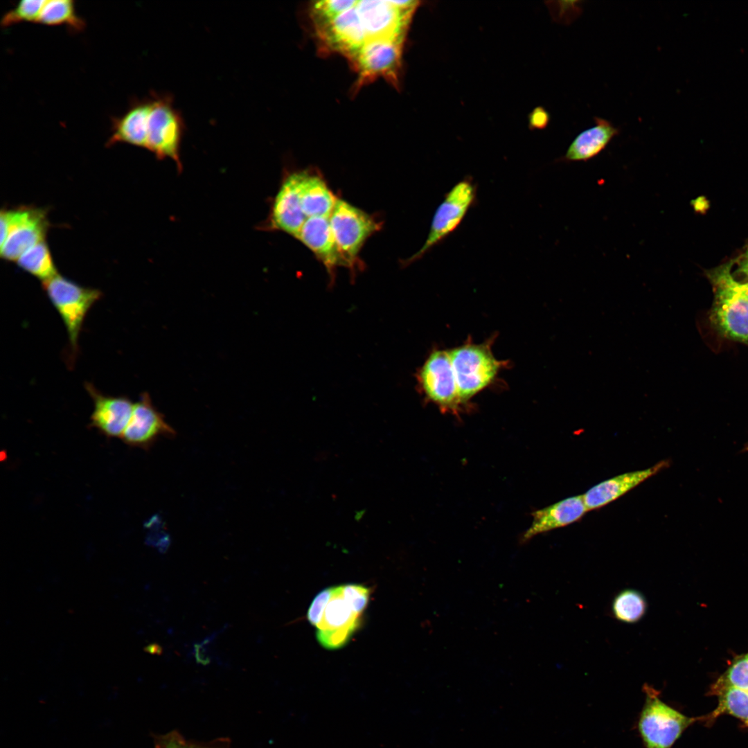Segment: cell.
Here are the masks:
<instances>
[{
  "instance_id": "6da1fadb",
  "label": "cell",
  "mask_w": 748,
  "mask_h": 748,
  "mask_svg": "<svg viewBox=\"0 0 748 748\" xmlns=\"http://www.w3.org/2000/svg\"><path fill=\"white\" fill-rule=\"evenodd\" d=\"M492 342H467L449 350L459 395L467 405L472 398L490 386L507 362L497 359L491 350Z\"/></svg>"
},
{
  "instance_id": "7a4b0ae2",
  "label": "cell",
  "mask_w": 748,
  "mask_h": 748,
  "mask_svg": "<svg viewBox=\"0 0 748 748\" xmlns=\"http://www.w3.org/2000/svg\"><path fill=\"white\" fill-rule=\"evenodd\" d=\"M145 148L159 159L170 158L181 167L180 146L186 123L170 93L152 92Z\"/></svg>"
},
{
  "instance_id": "3957f363",
  "label": "cell",
  "mask_w": 748,
  "mask_h": 748,
  "mask_svg": "<svg viewBox=\"0 0 748 748\" xmlns=\"http://www.w3.org/2000/svg\"><path fill=\"white\" fill-rule=\"evenodd\" d=\"M42 285L65 326L72 355H75L84 319L102 293L98 290L80 285L58 274L42 282Z\"/></svg>"
},
{
  "instance_id": "277c9868",
  "label": "cell",
  "mask_w": 748,
  "mask_h": 748,
  "mask_svg": "<svg viewBox=\"0 0 748 748\" xmlns=\"http://www.w3.org/2000/svg\"><path fill=\"white\" fill-rule=\"evenodd\" d=\"M645 700L639 714L638 730L645 748H671L682 732L695 720L668 706L659 691L644 684Z\"/></svg>"
},
{
  "instance_id": "5b68a950",
  "label": "cell",
  "mask_w": 748,
  "mask_h": 748,
  "mask_svg": "<svg viewBox=\"0 0 748 748\" xmlns=\"http://www.w3.org/2000/svg\"><path fill=\"white\" fill-rule=\"evenodd\" d=\"M477 190L472 178L466 177L445 193L434 213L425 242L416 253L403 261V265L407 266L422 258L456 230L475 204Z\"/></svg>"
},
{
  "instance_id": "8992f818",
  "label": "cell",
  "mask_w": 748,
  "mask_h": 748,
  "mask_svg": "<svg viewBox=\"0 0 748 748\" xmlns=\"http://www.w3.org/2000/svg\"><path fill=\"white\" fill-rule=\"evenodd\" d=\"M48 226L44 209L23 206L1 210V256L16 262L27 250L44 240Z\"/></svg>"
},
{
  "instance_id": "52a82bcc",
  "label": "cell",
  "mask_w": 748,
  "mask_h": 748,
  "mask_svg": "<svg viewBox=\"0 0 748 748\" xmlns=\"http://www.w3.org/2000/svg\"><path fill=\"white\" fill-rule=\"evenodd\" d=\"M416 377L425 399L436 404L443 412L458 414L465 406L459 395L449 350H434Z\"/></svg>"
},
{
  "instance_id": "ba28073f",
  "label": "cell",
  "mask_w": 748,
  "mask_h": 748,
  "mask_svg": "<svg viewBox=\"0 0 748 748\" xmlns=\"http://www.w3.org/2000/svg\"><path fill=\"white\" fill-rule=\"evenodd\" d=\"M329 220L343 265L355 268L362 245L379 230L380 224L370 215L340 199H337Z\"/></svg>"
},
{
  "instance_id": "9c48e42d",
  "label": "cell",
  "mask_w": 748,
  "mask_h": 748,
  "mask_svg": "<svg viewBox=\"0 0 748 748\" xmlns=\"http://www.w3.org/2000/svg\"><path fill=\"white\" fill-rule=\"evenodd\" d=\"M417 1L360 0L355 6L368 39L403 42Z\"/></svg>"
},
{
  "instance_id": "30bf717a",
  "label": "cell",
  "mask_w": 748,
  "mask_h": 748,
  "mask_svg": "<svg viewBox=\"0 0 748 748\" xmlns=\"http://www.w3.org/2000/svg\"><path fill=\"white\" fill-rule=\"evenodd\" d=\"M403 44L391 39H368L351 62L358 75L354 90L378 78L398 87Z\"/></svg>"
},
{
  "instance_id": "8fae6325",
  "label": "cell",
  "mask_w": 748,
  "mask_h": 748,
  "mask_svg": "<svg viewBox=\"0 0 748 748\" xmlns=\"http://www.w3.org/2000/svg\"><path fill=\"white\" fill-rule=\"evenodd\" d=\"M175 429L154 406L148 393H144L134 403L133 411L121 437L129 446L150 449L161 437H173Z\"/></svg>"
},
{
  "instance_id": "7c38bea8",
  "label": "cell",
  "mask_w": 748,
  "mask_h": 748,
  "mask_svg": "<svg viewBox=\"0 0 748 748\" xmlns=\"http://www.w3.org/2000/svg\"><path fill=\"white\" fill-rule=\"evenodd\" d=\"M315 29L328 51L343 55L350 62L368 40L355 6Z\"/></svg>"
},
{
  "instance_id": "4fadbf2b",
  "label": "cell",
  "mask_w": 748,
  "mask_h": 748,
  "mask_svg": "<svg viewBox=\"0 0 748 748\" xmlns=\"http://www.w3.org/2000/svg\"><path fill=\"white\" fill-rule=\"evenodd\" d=\"M714 303L711 319L724 337L740 341L748 340V301L724 286L712 284Z\"/></svg>"
},
{
  "instance_id": "5bb4252c",
  "label": "cell",
  "mask_w": 748,
  "mask_h": 748,
  "mask_svg": "<svg viewBox=\"0 0 748 748\" xmlns=\"http://www.w3.org/2000/svg\"><path fill=\"white\" fill-rule=\"evenodd\" d=\"M85 388L93 402L89 426L107 438H121L134 403L127 397L104 395L90 383Z\"/></svg>"
},
{
  "instance_id": "9a60e30c",
  "label": "cell",
  "mask_w": 748,
  "mask_h": 748,
  "mask_svg": "<svg viewBox=\"0 0 748 748\" xmlns=\"http://www.w3.org/2000/svg\"><path fill=\"white\" fill-rule=\"evenodd\" d=\"M299 179L300 172L285 179L274 200L270 215L271 227L295 238L307 219L300 202Z\"/></svg>"
},
{
  "instance_id": "2e32d148",
  "label": "cell",
  "mask_w": 748,
  "mask_h": 748,
  "mask_svg": "<svg viewBox=\"0 0 748 748\" xmlns=\"http://www.w3.org/2000/svg\"><path fill=\"white\" fill-rule=\"evenodd\" d=\"M668 465V461H661L650 467L624 473L600 482L582 495L587 510L607 505Z\"/></svg>"
},
{
  "instance_id": "e0dca14e",
  "label": "cell",
  "mask_w": 748,
  "mask_h": 748,
  "mask_svg": "<svg viewBox=\"0 0 748 748\" xmlns=\"http://www.w3.org/2000/svg\"><path fill=\"white\" fill-rule=\"evenodd\" d=\"M308 247L326 267L332 280L337 266L343 265L330 226L329 217H308L297 237Z\"/></svg>"
},
{
  "instance_id": "ac0fdd59",
  "label": "cell",
  "mask_w": 748,
  "mask_h": 748,
  "mask_svg": "<svg viewBox=\"0 0 748 748\" xmlns=\"http://www.w3.org/2000/svg\"><path fill=\"white\" fill-rule=\"evenodd\" d=\"M582 495L564 499L533 513V522L524 533L521 542L535 536L564 527L580 520L587 512Z\"/></svg>"
},
{
  "instance_id": "d6986e66",
  "label": "cell",
  "mask_w": 748,
  "mask_h": 748,
  "mask_svg": "<svg viewBox=\"0 0 748 748\" xmlns=\"http://www.w3.org/2000/svg\"><path fill=\"white\" fill-rule=\"evenodd\" d=\"M150 105V96L134 100L125 113L113 119L107 144L122 143L145 148Z\"/></svg>"
},
{
  "instance_id": "ffe728a7",
  "label": "cell",
  "mask_w": 748,
  "mask_h": 748,
  "mask_svg": "<svg viewBox=\"0 0 748 748\" xmlns=\"http://www.w3.org/2000/svg\"><path fill=\"white\" fill-rule=\"evenodd\" d=\"M596 125L587 129L572 141L563 157L567 161H586L600 154L617 136L619 128L603 118H594Z\"/></svg>"
},
{
  "instance_id": "44dd1931",
  "label": "cell",
  "mask_w": 748,
  "mask_h": 748,
  "mask_svg": "<svg viewBox=\"0 0 748 748\" xmlns=\"http://www.w3.org/2000/svg\"><path fill=\"white\" fill-rule=\"evenodd\" d=\"M299 190L301 208L307 218L329 217L337 199L321 177L300 172Z\"/></svg>"
},
{
  "instance_id": "7402d4cb",
  "label": "cell",
  "mask_w": 748,
  "mask_h": 748,
  "mask_svg": "<svg viewBox=\"0 0 748 748\" xmlns=\"http://www.w3.org/2000/svg\"><path fill=\"white\" fill-rule=\"evenodd\" d=\"M37 23L46 26H66L74 31H81L85 21L78 15L71 0H45Z\"/></svg>"
},
{
  "instance_id": "603a6c76",
  "label": "cell",
  "mask_w": 748,
  "mask_h": 748,
  "mask_svg": "<svg viewBox=\"0 0 748 748\" xmlns=\"http://www.w3.org/2000/svg\"><path fill=\"white\" fill-rule=\"evenodd\" d=\"M16 262L24 271L39 278L42 282L58 274L45 240L27 250Z\"/></svg>"
},
{
  "instance_id": "cb8c5ba5",
  "label": "cell",
  "mask_w": 748,
  "mask_h": 748,
  "mask_svg": "<svg viewBox=\"0 0 748 748\" xmlns=\"http://www.w3.org/2000/svg\"><path fill=\"white\" fill-rule=\"evenodd\" d=\"M648 604L642 593L634 589H625L614 597L612 611L615 618L625 623L639 621L647 611Z\"/></svg>"
},
{
  "instance_id": "d4e9b609",
  "label": "cell",
  "mask_w": 748,
  "mask_h": 748,
  "mask_svg": "<svg viewBox=\"0 0 748 748\" xmlns=\"http://www.w3.org/2000/svg\"><path fill=\"white\" fill-rule=\"evenodd\" d=\"M710 693L718 697V704L711 714V718L728 714L738 718L748 727L747 691L727 686L711 689Z\"/></svg>"
},
{
  "instance_id": "484cf974",
  "label": "cell",
  "mask_w": 748,
  "mask_h": 748,
  "mask_svg": "<svg viewBox=\"0 0 748 748\" xmlns=\"http://www.w3.org/2000/svg\"><path fill=\"white\" fill-rule=\"evenodd\" d=\"M360 615L353 611L345 600L341 585L334 587L333 594L325 609L322 621L317 630L338 628L360 622Z\"/></svg>"
},
{
  "instance_id": "4316f807",
  "label": "cell",
  "mask_w": 748,
  "mask_h": 748,
  "mask_svg": "<svg viewBox=\"0 0 748 748\" xmlns=\"http://www.w3.org/2000/svg\"><path fill=\"white\" fill-rule=\"evenodd\" d=\"M355 0H323L315 1L310 6V16L315 28L331 21L342 12L355 7Z\"/></svg>"
},
{
  "instance_id": "83f0119b",
  "label": "cell",
  "mask_w": 748,
  "mask_h": 748,
  "mask_svg": "<svg viewBox=\"0 0 748 748\" xmlns=\"http://www.w3.org/2000/svg\"><path fill=\"white\" fill-rule=\"evenodd\" d=\"M45 0H24L6 12L1 19V25L8 27L22 22L37 23Z\"/></svg>"
},
{
  "instance_id": "f1b7e54d",
  "label": "cell",
  "mask_w": 748,
  "mask_h": 748,
  "mask_svg": "<svg viewBox=\"0 0 748 748\" xmlns=\"http://www.w3.org/2000/svg\"><path fill=\"white\" fill-rule=\"evenodd\" d=\"M156 748H230L227 738H219L209 742H197L186 740L179 732L172 731L155 738Z\"/></svg>"
},
{
  "instance_id": "f546056e",
  "label": "cell",
  "mask_w": 748,
  "mask_h": 748,
  "mask_svg": "<svg viewBox=\"0 0 748 748\" xmlns=\"http://www.w3.org/2000/svg\"><path fill=\"white\" fill-rule=\"evenodd\" d=\"M734 264L735 260H731L706 271V276L711 284L728 287L748 301V282L742 283L735 279L731 274Z\"/></svg>"
},
{
  "instance_id": "4dcf8cb0",
  "label": "cell",
  "mask_w": 748,
  "mask_h": 748,
  "mask_svg": "<svg viewBox=\"0 0 748 748\" xmlns=\"http://www.w3.org/2000/svg\"><path fill=\"white\" fill-rule=\"evenodd\" d=\"M359 623H354L338 628L317 630V641L326 649L341 648L349 641Z\"/></svg>"
},
{
  "instance_id": "1f68e13d",
  "label": "cell",
  "mask_w": 748,
  "mask_h": 748,
  "mask_svg": "<svg viewBox=\"0 0 748 748\" xmlns=\"http://www.w3.org/2000/svg\"><path fill=\"white\" fill-rule=\"evenodd\" d=\"M344 598L356 614L361 615L370 597V589L362 585H341Z\"/></svg>"
},
{
  "instance_id": "d6a6232c",
  "label": "cell",
  "mask_w": 748,
  "mask_h": 748,
  "mask_svg": "<svg viewBox=\"0 0 748 748\" xmlns=\"http://www.w3.org/2000/svg\"><path fill=\"white\" fill-rule=\"evenodd\" d=\"M334 587L326 588L319 592L312 600L308 609L307 617L310 624L318 627L321 624L325 609L333 594Z\"/></svg>"
},
{
  "instance_id": "836d02e7",
  "label": "cell",
  "mask_w": 748,
  "mask_h": 748,
  "mask_svg": "<svg viewBox=\"0 0 748 748\" xmlns=\"http://www.w3.org/2000/svg\"><path fill=\"white\" fill-rule=\"evenodd\" d=\"M217 635V632H214L211 635L206 636L199 643L194 644L193 655L198 664L207 665L211 662V656L209 650V645L213 642Z\"/></svg>"
},
{
  "instance_id": "e575fe53",
  "label": "cell",
  "mask_w": 748,
  "mask_h": 748,
  "mask_svg": "<svg viewBox=\"0 0 748 748\" xmlns=\"http://www.w3.org/2000/svg\"><path fill=\"white\" fill-rule=\"evenodd\" d=\"M529 126L532 129H543L549 122V112L542 107L535 108L529 114Z\"/></svg>"
},
{
  "instance_id": "d590c367",
  "label": "cell",
  "mask_w": 748,
  "mask_h": 748,
  "mask_svg": "<svg viewBox=\"0 0 748 748\" xmlns=\"http://www.w3.org/2000/svg\"><path fill=\"white\" fill-rule=\"evenodd\" d=\"M735 262H737L738 265L736 271L748 278V245L742 255L737 258V260H735Z\"/></svg>"
},
{
  "instance_id": "8d00e7d4",
  "label": "cell",
  "mask_w": 748,
  "mask_h": 748,
  "mask_svg": "<svg viewBox=\"0 0 748 748\" xmlns=\"http://www.w3.org/2000/svg\"><path fill=\"white\" fill-rule=\"evenodd\" d=\"M744 450L748 452V443L745 447Z\"/></svg>"
}]
</instances>
